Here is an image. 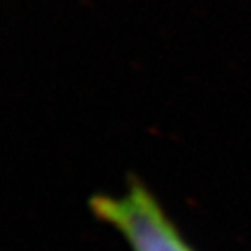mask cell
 Listing matches in <instances>:
<instances>
[{
  "instance_id": "1",
  "label": "cell",
  "mask_w": 251,
  "mask_h": 251,
  "mask_svg": "<svg viewBox=\"0 0 251 251\" xmlns=\"http://www.w3.org/2000/svg\"><path fill=\"white\" fill-rule=\"evenodd\" d=\"M89 209L114 227L133 251H196L145 183L131 176L119 194H96Z\"/></svg>"
}]
</instances>
